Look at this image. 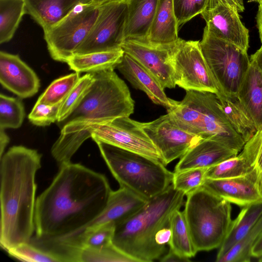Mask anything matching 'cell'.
Masks as SVG:
<instances>
[{
    "mask_svg": "<svg viewBox=\"0 0 262 262\" xmlns=\"http://www.w3.org/2000/svg\"><path fill=\"white\" fill-rule=\"evenodd\" d=\"M112 191L103 174L71 162L59 166L36 199L34 237L56 238L83 227L103 211Z\"/></svg>",
    "mask_w": 262,
    "mask_h": 262,
    "instance_id": "6da1fadb",
    "label": "cell"
},
{
    "mask_svg": "<svg viewBox=\"0 0 262 262\" xmlns=\"http://www.w3.org/2000/svg\"><path fill=\"white\" fill-rule=\"evenodd\" d=\"M41 162L37 150L21 145L10 147L0 158V245L6 251L33 237L35 178Z\"/></svg>",
    "mask_w": 262,
    "mask_h": 262,
    "instance_id": "7a4b0ae2",
    "label": "cell"
},
{
    "mask_svg": "<svg viewBox=\"0 0 262 262\" xmlns=\"http://www.w3.org/2000/svg\"><path fill=\"white\" fill-rule=\"evenodd\" d=\"M114 69L92 73L94 80L81 102L64 120L58 123L60 134L51 148V154L59 166L71 162L82 144L91 137V127L133 114L134 100Z\"/></svg>",
    "mask_w": 262,
    "mask_h": 262,
    "instance_id": "3957f363",
    "label": "cell"
},
{
    "mask_svg": "<svg viewBox=\"0 0 262 262\" xmlns=\"http://www.w3.org/2000/svg\"><path fill=\"white\" fill-rule=\"evenodd\" d=\"M184 196L171 184L133 215L115 224L113 244L135 262L160 259L166 249L158 245V235L170 224L172 213L181 208Z\"/></svg>",
    "mask_w": 262,
    "mask_h": 262,
    "instance_id": "277c9868",
    "label": "cell"
},
{
    "mask_svg": "<svg viewBox=\"0 0 262 262\" xmlns=\"http://www.w3.org/2000/svg\"><path fill=\"white\" fill-rule=\"evenodd\" d=\"M94 141L120 187L149 200L172 184L173 172L161 161L99 140Z\"/></svg>",
    "mask_w": 262,
    "mask_h": 262,
    "instance_id": "5b68a950",
    "label": "cell"
},
{
    "mask_svg": "<svg viewBox=\"0 0 262 262\" xmlns=\"http://www.w3.org/2000/svg\"><path fill=\"white\" fill-rule=\"evenodd\" d=\"M181 101L168 110L172 120L183 129L202 138L215 137L229 147L242 150L245 142L234 130L213 93L186 91Z\"/></svg>",
    "mask_w": 262,
    "mask_h": 262,
    "instance_id": "8992f818",
    "label": "cell"
},
{
    "mask_svg": "<svg viewBox=\"0 0 262 262\" xmlns=\"http://www.w3.org/2000/svg\"><path fill=\"white\" fill-rule=\"evenodd\" d=\"M186 196L183 212L196 249L220 248L232 221L231 203L202 186Z\"/></svg>",
    "mask_w": 262,
    "mask_h": 262,
    "instance_id": "52a82bcc",
    "label": "cell"
},
{
    "mask_svg": "<svg viewBox=\"0 0 262 262\" xmlns=\"http://www.w3.org/2000/svg\"><path fill=\"white\" fill-rule=\"evenodd\" d=\"M201 48L220 91L237 94L249 68L247 52L204 29Z\"/></svg>",
    "mask_w": 262,
    "mask_h": 262,
    "instance_id": "ba28073f",
    "label": "cell"
},
{
    "mask_svg": "<svg viewBox=\"0 0 262 262\" xmlns=\"http://www.w3.org/2000/svg\"><path fill=\"white\" fill-rule=\"evenodd\" d=\"M99 10L100 6L92 3L79 5L44 32V39L52 59L68 62L89 34Z\"/></svg>",
    "mask_w": 262,
    "mask_h": 262,
    "instance_id": "9c48e42d",
    "label": "cell"
},
{
    "mask_svg": "<svg viewBox=\"0 0 262 262\" xmlns=\"http://www.w3.org/2000/svg\"><path fill=\"white\" fill-rule=\"evenodd\" d=\"M171 64L176 85L185 91H220L202 53L200 41L179 38L171 53Z\"/></svg>",
    "mask_w": 262,
    "mask_h": 262,
    "instance_id": "30bf717a",
    "label": "cell"
},
{
    "mask_svg": "<svg viewBox=\"0 0 262 262\" xmlns=\"http://www.w3.org/2000/svg\"><path fill=\"white\" fill-rule=\"evenodd\" d=\"M127 12L128 0H113L100 6L96 22L74 55L121 49Z\"/></svg>",
    "mask_w": 262,
    "mask_h": 262,
    "instance_id": "8fae6325",
    "label": "cell"
},
{
    "mask_svg": "<svg viewBox=\"0 0 262 262\" xmlns=\"http://www.w3.org/2000/svg\"><path fill=\"white\" fill-rule=\"evenodd\" d=\"M90 133L94 141L99 140L162 161L160 154L143 130L141 122L129 117H119L94 125Z\"/></svg>",
    "mask_w": 262,
    "mask_h": 262,
    "instance_id": "7c38bea8",
    "label": "cell"
},
{
    "mask_svg": "<svg viewBox=\"0 0 262 262\" xmlns=\"http://www.w3.org/2000/svg\"><path fill=\"white\" fill-rule=\"evenodd\" d=\"M142 127L162 157L166 165L181 158L202 139L178 126L167 113L148 122H141Z\"/></svg>",
    "mask_w": 262,
    "mask_h": 262,
    "instance_id": "4fadbf2b",
    "label": "cell"
},
{
    "mask_svg": "<svg viewBox=\"0 0 262 262\" xmlns=\"http://www.w3.org/2000/svg\"><path fill=\"white\" fill-rule=\"evenodd\" d=\"M201 14L205 27L213 35L247 52L249 30L241 20L236 6L226 0H209Z\"/></svg>",
    "mask_w": 262,
    "mask_h": 262,
    "instance_id": "5bb4252c",
    "label": "cell"
},
{
    "mask_svg": "<svg viewBox=\"0 0 262 262\" xmlns=\"http://www.w3.org/2000/svg\"><path fill=\"white\" fill-rule=\"evenodd\" d=\"M173 45H159L147 41L126 39L121 48L152 74L165 89H173L176 86L171 61Z\"/></svg>",
    "mask_w": 262,
    "mask_h": 262,
    "instance_id": "9a60e30c",
    "label": "cell"
},
{
    "mask_svg": "<svg viewBox=\"0 0 262 262\" xmlns=\"http://www.w3.org/2000/svg\"><path fill=\"white\" fill-rule=\"evenodd\" d=\"M0 82L21 98L34 96L40 87L36 74L18 55L4 51L0 52Z\"/></svg>",
    "mask_w": 262,
    "mask_h": 262,
    "instance_id": "2e32d148",
    "label": "cell"
},
{
    "mask_svg": "<svg viewBox=\"0 0 262 262\" xmlns=\"http://www.w3.org/2000/svg\"><path fill=\"white\" fill-rule=\"evenodd\" d=\"M202 187L241 207L262 201L255 172L224 179H206Z\"/></svg>",
    "mask_w": 262,
    "mask_h": 262,
    "instance_id": "e0dca14e",
    "label": "cell"
},
{
    "mask_svg": "<svg viewBox=\"0 0 262 262\" xmlns=\"http://www.w3.org/2000/svg\"><path fill=\"white\" fill-rule=\"evenodd\" d=\"M135 89L144 92L151 101L167 110L177 101L168 98L157 79L147 70L124 53L116 68Z\"/></svg>",
    "mask_w": 262,
    "mask_h": 262,
    "instance_id": "ac0fdd59",
    "label": "cell"
},
{
    "mask_svg": "<svg viewBox=\"0 0 262 262\" xmlns=\"http://www.w3.org/2000/svg\"><path fill=\"white\" fill-rule=\"evenodd\" d=\"M238 153L215 137L204 138L180 158L174 172L191 168H208L225 160L236 156Z\"/></svg>",
    "mask_w": 262,
    "mask_h": 262,
    "instance_id": "d6986e66",
    "label": "cell"
},
{
    "mask_svg": "<svg viewBox=\"0 0 262 262\" xmlns=\"http://www.w3.org/2000/svg\"><path fill=\"white\" fill-rule=\"evenodd\" d=\"M147 201L123 187L112 190L103 211L80 230L89 232L107 223L113 222L115 224L123 221L137 212Z\"/></svg>",
    "mask_w": 262,
    "mask_h": 262,
    "instance_id": "ffe728a7",
    "label": "cell"
},
{
    "mask_svg": "<svg viewBox=\"0 0 262 262\" xmlns=\"http://www.w3.org/2000/svg\"><path fill=\"white\" fill-rule=\"evenodd\" d=\"M26 13L42 28L43 32L55 26L77 6L92 0H24Z\"/></svg>",
    "mask_w": 262,
    "mask_h": 262,
    "instance_id": "44dd1931",
    "label": "cell"
},
{
    "mask_svg": "<svg viewBox=\"0 0 262 262\" xmlns=\"http://www.w3.org/2000/svg\"><path fill=\"white\" fill-rule=\"evenodd\" d=\"M159 0H128L124 40L147 41Z\"/></svg>",
    "mask_w": 262,
    "mask_h": 262,
    "instance_id": "7402d4cb",
    "label": "cell"
},
{
    "mask_svg": "<svg viewBox=\"0 0 262 262\" xmlns=\"http://www.w3.org/2000/svg\"><path fill=\"white\" fill-rule=\"evenodd\" d=\"M179 29L172 0H159L147 41L159 45H172L179 38Z\"/></svg>",
    "mask_w": 262,
    "mask_h": 262,
    "instance_id": "603a6c76",
    "label": "cell"
},
{
    "mask_svg": "<svg viewBox=\"0 0 262 262\" xmlns=\"http://www.w3.org/2000/svg\"><path fill=\"white\" fill-rule=\"evenodd\" d=\"M237 95L257 129L262 127V71L251 61Z\"/></svg>",
    "mask_w": 262,
    "mask_h": 262,
    "instance_id": "cb8c5ba5",
    "label": "cell"
},
{
    "mask_svg": "<svg viewBox=\"0 0 262 262\" xmlns=\"http://www.w3.org/2000/svg\"><path fill=\"white\" fill-rule=\"evenodd\" d=\"M216 95L228 121L246 143L258 130L252 117L237 94H227L220 91Z\"/></svg>",
    "mask_w": 262,
    "mask_h": 262,
    "instance_id": "d4e9b609",
    "label": "cell"
},
{
    "mask_svg": "<svg viewBox=\"0 0 262 262\" xmlns=\"http://www.w3.org/2000/svg\"><path fill=\"white\" fill-rule=\"evenodd\" d=\"M262 215V201L243 207L230 223L228 232L219 248L216 260L240 241L253 227Z\"/></svg>",
    "mask_w": 262,
    "mask_h": 262,
    "instance_id": "484cf974",
    "label": "cell"
},
{
    "mask_svg": "<svg viewBox=\"0 0 262 262\" xmlns=\"http://www.w3.org/2000/svg\"><path fill=\"white\" fill-rule=\"evenodd\" d=\"M124 53L123 49L75 54L67 63L75 72L94 73L110 68L115 69Z\"/></svg>",
    "mask_w": 262,
    "mask_h": 262,
    "instance_id": "4316f807",
    "label": "cell"
},
{
    "mask_svg": "<svg viewBox=\"0 0 262 262\" xmlns=\"http://www.w3.org/2000/svg\"><path fill=\"white\" fill-rule=\"evenodd\" d=\"M170 228L169 248L184 257L195 256L198 251L193 244L183 211L178 209L172 213Z\"/></svg>",
    "mask_w": 262,
    "mask_h": 262,
    "instance_id": "83f0119b",
    "label": "cell"
},
{
    "mask_svg": "<svg viewBox=\"0 0 262 262\" xmlns=\"http://www.w3.org/2000/svg\"><path fill=\"white\" fill-rule=\"evenodd\" d=\"M26 13L24 0H0V43L10 41Z\"/></svg>",
    "mask_w": 262,
    "mask_h": 262,
    "instance_id": "f1b7e54d",
    "label": "cell"
},
{
    "mask_svg": "<svg viewBox=\"0 0 262 262\" xmlns=\"http://www.w3.org/2000/svg\"><path fill=\"white\" fill-rule=\"evenodd\" d=\"M252 171L247 160L239 154L207 168L206 178L230 179L245 176Z\"/></svg>",
    "mask_w": 262,
    "mask_h": 262,
    "instance_id": "f546056e",
    "label": "cell"
},
{
    "mask_svg": "<svg viewBox=\"0 0 262 262\" xmlns=\"http://www.w3.org/2000/svg\"><path fill=\"white\" fill-rule=\"evenodd\" d=\"M262 232V215L249 232L217 262H249L252 246Z\"/></svg>",
    "mask_w": 262,
    "mask_h": 262,
    "instance_id": "4dcf8cb0",
    "label": "cell"
},
{
    "mask_svg": "<svg viewBox=\"0 0 262 262\" xmlns=\"http://www.w3.org/2000/svg\"><path fill=\"white\" fill-rule=\"evenodd\" d=\"M80 77V73L75 72L55 79L40 96L37 102L49 105L61 103Z\"/></svg>",
    "mask_w": 262,
    "mask_h": 262,
    "instance_id": "1f68e13d",
    "label": "cell"
},
{
    "mask_svg": "<svg viewBox=\"0 0 262 262\" xmlns=\"http://www.w3.org/2000/svg\"><path fill=\"white\" fill-rule=\"evenodd\" d=\"M78 262H135L113 243L99 247H85L78 253Z\"/></svg>",
    "mask_w": 262,
    "mask_h": 262,
    "instance_id": "d6a6232c",
    "label": "cell"
},
{
    "mask_svg": "<svg viewBox=\"0 0 262 262\" xmlns=\"http://www.w3.org/2000/svg\"><path fill=\"white\" fill-rule=\"evenodd\" d=\"M25 113L19 98L0 95V128H17L22 124Z\"/></svg>",
    "mask_w": 262,
    "mask_h": 262,
    "instance_id": "836d02e7",
    "label": "cell"
},
{
    "mask_svg": "<svg viewBox=\"0 0 262 262\" xmlns=\"http://www.w3.org/2000/svg\"><path fill=\"white\" fill-rule=\"evenodd\" d=\"M94 80L92 73L80 77L75 86L60 103L57 122L64 120L79 104Z\"/></svg>",
    "mask_w": 262,
    "mask_h": 262,
    "instance_id": "e575fe53",
    "label": "cell"
},
{
    "mask_svg": "<svg viewBox=\"0 0 262 262\" xmlns=\"http://www.w3.org/2000/svg\"><path fill=\"white\" fill-rule=\"evenodd\" d=\"M239 154L255 172L257 184L262 194V127L245 143Z\"/></svg>",
    "mask_w": 262,
    "mask_h": 262,
    "instance_id": "d590c367",
    "label": "cell"
},
{
    "mask_svg": "<svg viewBox=\"0 0 262 262\" xmlns=\"http://www.w3.org/2000/svg\"><path fill=\"white\" fill-rule=\"evenodd\" d=\"M207 168H197L173 172L172 184L185 195L201 187L206 178Z\"/></svg>",
    "mask_w": 262,
    "mask_h": 262,
    "instance_id": "8d00e7d4",
    "label": "cell"
},
{
    "mask_svg": "<svg viewBox=\"0 0 262 262\" xmlns=\"http://www.w3.org/2000/svg\"><path fill=\"white\" fill-rule=\"evenodd\" d=\"M12 257L27 262H60L55 256L29 243L20 244L7 251Z\"/></svg>",
    "mask_w": 262,
    "mask_h": 262,
    "instance_id": "74e56055",
    "label": "cell"
},
{
    "mask_svg": "<svg viewBox=\"0 0 262 262\" xmlns=\"http://www.w3.org/2000/svg\"><path fill=\"white\" fill-rule=\"evenodd\" d=\"M209 0H172L174 13L180 28L204 11Z\"/></svg>",
    "mask_w": 262,
    "mask_h": 262,
    "instance_id": "f35d334b",
    "label": "cell"
},
{
    "mask_svg": "<svg viewBox=\"0 0 262 262\" xmlns=\"http://www.w3.org/2000/svg\"><path fill=\"white\" fill-rule=\"evenodd\" d=\"M60 103L49 105L36 102L28 115L29 121L33 124L39 126L50 125L57 121Z\"/></svg>",
    "mask_w": 262,
    "mask_h": 262,
    "instance_id": "ab89813d",
    "label": "cell"
},
{
    "mask_svg": "<svg viewBox=\"0 0 262 262\" xmlns=\"http://www.w3.org/2000/svg\"><path fill=\"white\" fill-rule=\"evenodd\" d=\"M160 261L162 262H183L189 261V258L183 257L178 254L169 248L168 252L160 259Z\"/></svg>",
    "mask_w": 262,
    "mask_h": 262,
    "instance_id": "60d3db41",
    "label": "cell"
},
{
    "mask_svg": "<svg viewBox=\"0 0 262 262\" xmlns=\"http://www.w3.org/2000/svg\"><path fill=\"white\" fill-rule=\"evenodd\" d=\"M250 254L252 257L259 258L262 256V232L252 246Z\"/></svg>",
    "mask_w": 262,
    "mask_h": 262,
    "instance_id": "b9f144b4",
    "label": "cell"
},
{
    "mask_svg": "<svg viewBox=\"0 0 262 262\" xmlns=\"http://www.w3.org/2000/svg\"><path fill=\"white\" fill-rule=\"evenodd\" d=\"M9 141V137L5 132V129L0 128V158L4 154L5 150Z\"/></svg>",
    "mask_w": 262,
    "mask_h": 262,
    "instance_id": "7bdbcfd3",
    "label": "cell"
},
{
    "mask_svg": "<svg viewBox=\"0 0 262 262\" xmlns=\"http://www.w3.org/2000/svg\"><path fill=\"white\" fill-rule=\"evenodd\" d=\"M250 60L262 71V44L260 48L251 55Z\"/></svg>",
    "mask_w": 262,
    "mask_h": 262,
    "instance_id": "ee69618b",
    "label": "cell"
},
{
    "mask_svg": "<svg viewBox=\"0 0 262 262\" xmlns=\"http://www.w3.org/2000/svg\"><path fill=\"white\" fill-rule=\"evenodd\" d=\"M257 28L258 30L259 38L262 44V7L258 6L256 16Z\"/></svg>",
    "mask_w": 262,
    "mask_h": 262,
    "instance_id": "f6af8a7d",
    "label": "cell"
},
{
    "mask_svg": "<svg viewBox=\"0 0 262 262\" xmlns=\"http://www.w3.org/2000/svg\"><path fill=\"white\" fill-rule=\"evenodd\" d=\"M112 1L113 0H92V3L97 6H101Z\"/></svg>",
    "mask_w": 262,
    "mask_h": 262,
    "instance_id": "bcb514c9",
    "label": "cell"
},
{
    "mask_svg": "<svg viewBox=\"0 0 262 262\" xmlns=\"http://www.w3.org/2000/svg\"><path fill=\"white\" fill-rule=\"evenodd\" d=\"M236 1L237 5H238L239 12H243L245 10L243 0H236Z\"/></svg>",
    "mask_w": 262,
    "mask_h": 262,
    "instance_id": "7dc6e473",
    "label": "cell"
},
{
    "mask_svg": "<svg viewBox=\"0 0 262 262\" xmlns=\"http://www.w3.org/2000/svg\"><path fill=\"white\" fill-rule=\"evenodd\" d=\"M248 2H254L258 4V6L262 7V0H249Z\"/></svg>",
    "mask_w": 262,
    "mask_h": 262,
    "instance_id": "c3c4849f",
    "label": "cell"
},
{
    "mask_svg": "<svg viewBox=\"0 0 262 262\" xmlns=\"http://www.w3.org/2000/svg\"><path fill=\"white\" fill-rule=\"evenodd\" d=\"M226 1L228 2L231 4H232L233 5H234V6H236L237 7L238 10V5H237V2H236V0H226Z\"/></svg>",
    "mask_w": 262,
    "mask_h": 262,
    "instance_id": "681fc988",
    "label": "cell"
},
{
    "mask_svg": "<svg viewBox=\"0 0 262 262\" xmlns=\"http://www.w3.org/2000/svg\"><path fill=\"white\" fill-rule=\"evenodd\" d=\"M258 261L259 262H262V256L258 258Z\"/></svg>",
    "mask_w": 262,
    "mask_h": 262,
    "instance_id": "f907efd6",
    "label": "cell"
}]
</instances>
